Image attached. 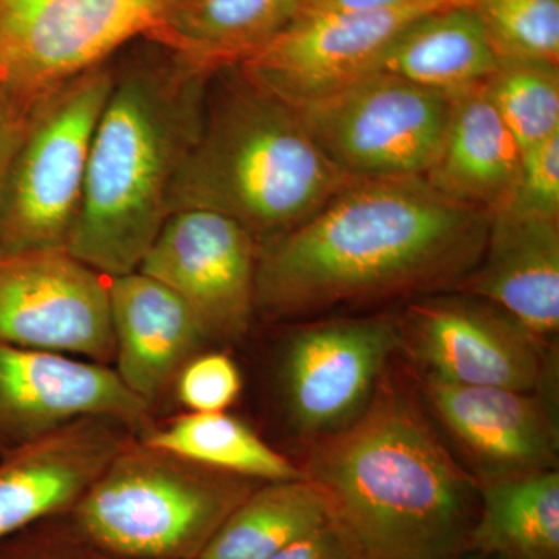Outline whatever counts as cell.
<instances>
[{
    "label": "cell",
    "mask_w": 559,
    "mask_h": 559,
    "mask_svg": "<svg viewBox=\"0 0 559 559\" xmlns=\"http://www.w3.org/2000/svg\"><path fill=\"white\" fill-rule=\"evenodd\" d=\"M521 157L484 84L455 97L443 146L425 178L452 200L495 215L513 200Z\"/></svg>",
    "instance_id": "d6986e66"
},
{
    "label": "cell",
    "mask_w": 559,
    "mask_h": 559,
    "mask_svg": "<svg viewBox=\"0 0 559 559\" xmlns=\"http://www.w3.org/2000/svg\"><path fill=\"white\" fill-rule=\"evenodd\" d=\"M0 559H110L76 528L68 514L35 522L0 539Z\"/></svg>",
    "instance_id": "83f0119b"
},
{
    "label": "cell",
    "mask_w": 559,
    "mask_h": 559,
    "mask_svg": "<svg viewBox=\"0 0 559 559\" xmlns=\"http://www.w3.org/2000/svg\"><path fill=\"white\" fill-rule=\"evenodd\" d=\"M109 312L114 370L153 412L171 395L187 360L213 347L190 308L140 271L109 277Z\"/></svg>",
    "instance_id": "e0dca14e"
},
{
    "label": "cell",
    "mask_w": 559,
    "mask_h": 559,
    "mask_svg": "<svg viewBox=\"0 0 559 559\" xmlns=\"http://www.w3.org/2000/svg\"><path fill=\"white\" fill-rule=\"evenodd\" d=\"M32 112H22L0 98V212L14 156L31 123Z\"/></svg>",
    "instance_id": "f546056e"
},
{
    "label": "cell",
    "mask_w": 559,
    "mask_h": 559,
    "mask_svg": "<svg viewBox=\"0 0 559 559\" xmlns=\"http://www.w3.org/2000/svg\"><path fill=\"white\" fill-rule=\"evenodd\" d=\"M112 58L70 80L33 110L3 197L0 253L68 248L83 202L92 138L112 87Z\"/></svg>",
    "instance_id": "8992f818"
},
{
    "label": "cell",
    "mask_w": 559,
    "mask_h": 559,
    "mask_svg": "<svg viewBox=\"0 0 559 559\" xmlns=\"http://www.w3.org/2000/svg\"><path fill=\"white\" fill-rule=\"evenodd\" d=\"M469 551L489 559H559V473L480 481Z\"/></svg>",
    "instance_id": "7402d4cb"
},
{
    "label": "cell",
    "mask_w": 559,
    "mask_h": 559,
    "mask_svg": "<svg viewBox=\"0 0 559 559\" xmlns=\"http://www.w3.org/2000/svg\"><path fill=\"white\" fill-rule=\"evenodd\" d=\"M454 100L374 72L293 110L348 178H425L443 146Z\"/></svg>",
    "instance_id": "52a82bcc"
},
{
    "label": "cell",
    "mask_w": 559,
    "mask_h": 559,
    "mask_svg": "<svg viewBox=\"0 0 559 559\" xmlns=\"http://www.w3.org/2000/svg\"><path fill=\"white\" fill-rule=\"evenodd\" d=\"M412 381L477 484L557 469V421L538 392L459 385L421 373Z\"/></svg>",
    "instance_id": "9a60e30c"
},
{
    "label": "cell",
    "mask_w": 559,
    "mask_h": 559,
    "mask_svg": "<svg viewBox=\"0 0 559 559\" xmlns=\"http://www.w3.org/2000/svg\"><path fill=\"white\" fill-rule=\"evenodd\" d=\"M491 215L428 179H355L259 249L257 314L304 319L459 289Z\"/></svg>",
    "instance_id": "6da1fadb"
},
{
    "label": "cell",
    "mask_w": 559,
    "mask_h": 559,
    "mask_svg": "<svg viewBox=\"0 0 559 559\" xmlns=\"http://www.w3.org/2000/svg\"><path fill=\"white\" fill-rule=\"evenodd\" d=\"M499 61L559 62V0H474Z\"/></svg>",
    "instance_id": "484cf974"
},
{
    "label": "cell",
    "mask_w": 559,
    "mask_h": 559,
    "mask_svg": "<svg viewBox=\"0 0 559 559\" xmlns=\"http://www.w3.org/2000/svg\"><path fill=\"white\" fill-rule=\"evenodd\" d=\"M325 525V503L310 481H264L231 511L198 559H267Z\"/></svg>",
    "instance_id": "cb8c5ba5"
},
{
    "label": "cell",
    "mask_w": 559,
    "mask_h": 559,
    "mask_svg": "<svg viewBox=\"0 0 559 559\" xmlns=\"http://www.w3.org/2000/svg\"><path fill=\"white\" fill-rule=\"evenodd\" d=\"M260 245L237 221L205 209L176 210L139 270L179 297L213 345L249 333L255 318Z\"/></svg>",
    "instance_id": "7c38bea8"
},
{
    "label": "cell",
    "mask_w": 559,
    "mask_h": 559,
    "mask_svg": "<svg viewBox=\"0 0 559 559\" xmlns=\"http://www.w3.org/2000/svg\"><path fill=\"white\" fill-rule=\"evenodd\" d=\"M499 62L474 3H455L412 22L390 44L374 72L457 97L484 86Z\"/></svg>",
    "instance_id": "ffe728a7"
},
{
    "label": "cell",
    "mask_w": 559,
    "mask_h": 559,
    "mask_svg": "<svg viewBox=\"0 0 559 559\" xmlns=\"http://www.w3.org/2000/svg\"><path fill=\"white\" fill-rule=\"evenodd\" d=\"M0 342L112 366L109 277L66 248L0 253Z\"/></svg>",
    "instance_id": "8fae6325"
},
{
    "label": "cell",
    "mask_w": 559,
    "mask_h": 559,
    "mask_svg": "<svg viewBox=\"0 0 559 559\" xmlns=\"http://www.w3.org/2000/svg\"><path fill=\"white\" fill-rule=\"evenodd\" d=\"M260 484L132 437L69 516L110 559H198Z\"/></svg>",
    "instance_id": "5b68a950"
},
{
    "label": "cell",
    "mask_w": 559,
    "mask_h": 559,
    "mask_svg": "<svg viewBox=\"0 0 559 559\" xmlns=\"http://www.w3.org/2000/svg\"><path fill=\"white\" fill-rule=\"evenodd\" d=\"M412 0H300L296 17L319 16V14L348 13L403 5Z\"/></svg>",
    "instance_id": "1f68e13d"
},
{
    "label": "cell",
    "mask_w": 559,
    "mask_h": 559,
    "mask_svg": "<svg viewBox=\"0 0 559 559\" xmlns=\"http://www.w3.org/2000/svg\"><path fill=\"white\" fill-rule=\"evenodd\" d=\"M240 367L227 353L202 349L187 360L173 385V395L186 412H227L240 399Z\"/></svg>",
    "instance_id": "4316f807"
},
{
    "label": "cell",
    "mask_w": 559,
    "mask_h": 559,
    "mask_svg": "<svg viewBox=\"0 0 559 559\" xmlns=\"http://www.w3.org/2000/svg\"><path fill=\"white\" fill-rule=\"evenodd\" d=\"M399 318L400 352L415 373L473 388L539 392L544 344L506 312L462 290L411 301Z\"/></svg>",
    "instance_id": "30bf717a"
},
{
    "label": "cell",
    "mask_w": 559,
    "mask_h": 559,
    "mask_svg": "<svg viewBox=\"0 0 559 559\" xmlns=\"http://www.w3.org/2000/svg\"><path fill=\"white\" fill-rule=\"evenodd\" d=\"M485 92L522 151L559 134L557 64L500 61Z\"/></svg>",
    "instance_id": "d4e9b609"
},
{
    "label": "cell",
    "mask_w": 559,
    "mask_h": 559,
    "mask_svg": "<svg viewBox=\"0 0 559 559\" xmlns=\"http://www.w3.org/2000/svg\"><path fill=\"white\" fill-rule=\"evenodd\" d=\"M84 417H109L142 437L154 412L112 366L0 342V457Z\"/></svg>",
    "instance_id": "5bb4252c"
},
{
    "label": "cell",
    "mask_w": 559,
    "mask_h": 559,
    "mask_svg": "<svg viewBox=\"0 0 559 559\" xmlns=\"http://www.w3.org/2000/svg\"><path fill=\"white\" fill-rule=\"evenodd\" d=\"M267 559H349L333 530L325 525Z\"/></svg>",
    "instance_id": "4dcf8cb0"
},
{
    "label": "cell",
    "mask_w": 559,
    "mask_h": 559,
    "mask_svg": "<svg viewBox=\"0 0 559 559\" xmlns=\"http://www.w3.org/2000/svg\"><path fill=\"white\" fill-rule=\"evenodd\" d=\"M299 5L300 0H168L146 39L218 72L263 49L288 27Z\"/></svg>",
    "instance_id": "44dd1931"
},
{
    "label": "cell",
    "mask_w": 559,
    "mask_h": 559,
    "mask_svg": "<svg viewBox=\"0 0 559 559\" xmlns=\"http://www.w3.org/2000/svg\"><path fill=\"white\" fill-rule=\"evenodd\" d=\"M474 0H412L403 5L294 17L238 69L286 105H304L374 73L404 28L429 11Z\"/></svg>",
    "instance_id": "4fadbf2b"
},
{
    "label": "cell",
    "mask_w": 559,
    "mask_h": 559,
    "mask_svg": "<svg viewBox=\"0 0 559 559\" xmlns=\"http://www.w3.org/2000/svg\"><path fill=\"white\" fill-rule=\"evenodd\" d=\"M304 479L349 559H462L479 485L423 406L414 381L385 371L366 412L308 444Z\"/></svg>",
    "instance_id": "7a4b0ae2"
},
{
    "label": "cell",
    "mask_w": 559,
    "mask_h": 559,
    "mask_svg": "<svg viewBox=\"0 0 559 559\" xmlns=\"http://www.w3.org/2000/svg\"><path fill=\"white\" fill-rule=\"evenodd\" d=\"M352 180L293 108L234 66L210 80L200 134L173 186L170 215L212 210L263 245L310 218Z\"/></svg>",
    "instance_id": "277c9868"
},
{
    "label": "cell",
    "mask_w": 559,
    "mask_h": 559,
    "mask_svg": "<svg viewBox=\"0 0 559 559\" xmlns=\"http://www.w3.org/2000/svg\"><path fill=\"white\" fill-rule=\"evenodd\" d=\"M135 433L109 417H84L0 457V539L68 514Z\"/></svg>",
    "instance_id": "2e32d148"
},
{
    "label": "cell",
    "mask_w": 559,
    "mask_h": 559,
    "mask_svg": "<svg viewBox=\"0 0 559 559\" xmlns=\"http://www.w3.org/2000/svg\"><path fill=\"white\" fill-rule=\"evenodd\" d=\"M139 440L207 468L261 484L304 477L299 465L229 412H182L156 419Z\"/></svg>",
    "instance_id": "603a6c76"
},
{
    "label": "cell",
    "mask_w": 559,
    "mask_h": 559,
    "mask_svg": "<svg viewBox=\"0 0 559 559\" xmlns=\"http://www.w3.org/2000/svg\"><path fill=\"white\" fill-rule=\"evenodd\" d=\"M168 0H0V98L31 114L159 24Z\"/></svg>",
    "instance_id": "ba28073f"
},
{
    "label": "cell",
    "mask_w": 559,
    "mask_h": 559,
    "mask_svg": "<svg viewBox=\"0 0 559 559\" xmlns=\"http://www.w3.org/2000/svg\"><path fill=\"white\" fill-rule=\"evenodd\" d=\"M506 312L544 345L559 330L558 219L500 210L479 263L459 286Z\"/></svg>",
    "instance_id": "ac0fdd59"
},
{
    "label": "cell",
    "mask_w": 559,
    "mask_h": 559,
    "mask_svg": "<svg viewBox=\"0 0 559 559\" xmlns=\"http://www.w3.org/2000/svg\"><path fill=\"white\" fill-rule=\"evenodd\" d=\"M400 352L399 318H336L290 330L280 349L278 396L288 426L305 444L356 421Z\"/></svg>",
    "instance_id": "9c48e42d"
},
{
    "label": "cell",
    "mask_w": 559,
    "mask_h": 559,
    "mask_svg": "<svg viewBox=\"0 0 559 559\" xmlns=\"http://www.w3.org/2000/svg\"><path fill=\"white\" fill-rule=\"evenodd\" d=\"M506 210L559 219V134L522 151L516 189Z\"/></svg>",
    "instance_id": "f1b7e54d"
},
{
    "label": "cell",
    "mask_w": 559,
    "mask_h": 559,
    "mask_svg": "<svg viewBox=\"0 0 559 559\" xmlns=\"http://www.w3.org/2000/svg\"><path fill=\"white\" fill-rule=\"evenodd\" d=\"M216 72L140 38L112 58L92 138L72 255L106 277L139 270L170 216V194L200 134Z\"/></svg>",
    "instance_id": "3957f363"
}]
</instances>
